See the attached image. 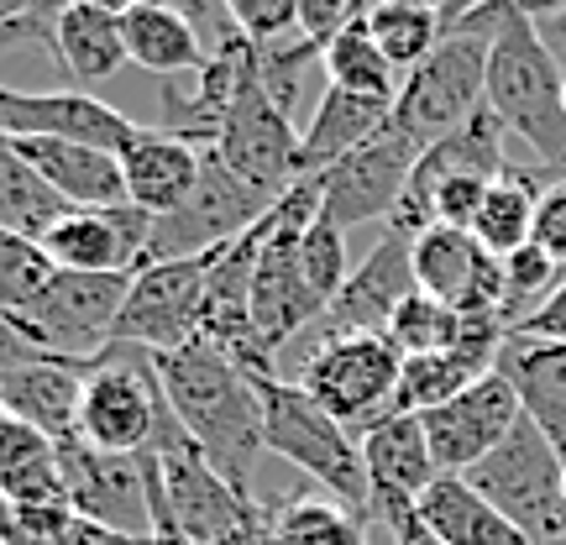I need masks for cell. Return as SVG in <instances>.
I'll return each mask as SVG.
<instances>
[{
	"instance_id": "obj_28",
	"label": "cell",
	"mask_w": 566,
	"mask_h": 545,
	"mask_svg": "<svg viewBox=\"0 0 566 545\" xmlns=\"http://www.w3.org/2000/svg\"><path fill=\"white\" fill-rule=\"evenodd\" d=\"M415 514L441 545H530L467 478H436L420 493Z\"/></svg>"
},
{
	"instance_id": "obj_12",
	"label": "cell",
	"mask_w": 566,
	"mask_h": 545,
	"mask_svg": "<svg viewBox=\"0 0 566 545\" xmlns=\"http://www.w3.org/2000/svg\"><path fill=\"white\" fill-rule=\"evenodd\" d=\"M216 158L268 200H283L294 184H300V126L294 116H283L279 105L268 101L263 80H258V63L237 90L231 105V122H226L221 142L210 147Z\"/></svg>"
},
{
	"instance_id": "obj_15",
	"label": "cell",
	"mask_w": 566,
	"mask_h": 545,
	"mask_svg": "<svg viewBox=\"0 0 566 545\" xmlns=\"http://www.w3.org/2000/svg\"><path fill=\"white\" fill-rule=\"evenodd\" d=\"M420 163V147L388 122L378 137L342 158L331 174H321V216L336 221L342 231L367 221H394V210L405 200V184Z\"/></svg>"
},
{
	"instance_id": "obj_20",
	"label": "cell",
	"mask_w": 566,
	"mask_h": 545,
	"mask_svg": "<svg viewBox=\"0 0 566 545\" xmlns=\"http://www.w3.org/2000/svg\"><path fill=\"white\" fill-rule=\"evenodd\" d=\"M153 242V216L137 205L101 210H63L59 226L42 237V252L59 273H142Z\"/></svg>"
},
{
	"instance_id": "obj_35",
	"label": "cell",
	"mask_w": 566,
	"mask_h": 545,
	"mask_svg": "<svg viewBox=\"0 0 566 545\" xmlns=\"http://www.w3.org/2000/svg\"><path fill=\"white\" fill-rule=\"evenodd\" d=\"M325 80H331V90H346V95H367V101H399V69L384 59V48L367 38V17L352 27V32H342V38L325 48Z\"/></svg>"
},
{
	"instance_id": "obj_8",
	"label": "cell",
	"mask_w": 566,
	"mask_h": 545,
	"mask_svg": "<svg viewBox=\"0 0 566 545\" xmlns=\"http://www.w3.org/2000/svg\"><path fill=\"white\" fill-rule=\"evenodd\" d=\"M399 367L405 357L394 352L388 336H346V342L315 346L289 384H300L336 425H346L363 441L373 425H384L399 399Z\"/></svg>"
},
{
	"instance_id": "obj_32",
	"label": "cell",
	"mask_w": 566,
	"mask_h": 545,
	"mask_svg": "<svg viewBox=\"0 0 566 545\" xmlns=\"http://www.w3.org/2000/svg\"><path fill=\"white\" fill-rule=\"evenodd\" d=\"M541 195H546V179H535L525 168L509 163L499 179L488 184V200L472 221V237L483 252H493L499 263L514 258L520 247H530V231H535V210H541Z\"/></svg>"
},
{
	"instance_id": "obj_17",
	"label": "cell",
	"mask_w": 566,
	"mask_h": 545,
	"mask_svg": "<svg viewBox=\"0 0 566 545\" xmlns=\"http://www.w3.org/2000/svg\"><path fill=\"white\" fill-rule=\"evenodd\" d=\"M137 122L122 116L116 105L95 101L90 90H11L0 84V137L11 142H80V147H105L122 153Z\"/></svg>"
},
{
	"instance_id": "obj_6",
	"label": "cell",
	"mask_w": 566,
	"mask_h": 545,
	"mask_svg": "<svg viewBox=\"0 0 566 545\" xmlns=\"http://www.w3.org/2000/svg\"><path fill=\"white\" fill-rule=\"evenodd\" d=\"M467 483L504 514L530 545H546L566 535V462L541 436L535 420H520L509 441L467 472Z\"/></svg>"
},
{
	"instance_id": "obj_51",
	"label": "cell",
	"mask_w": 566,
	"mask_h": 545,
	"mask_svg": "<svg viewBox=\"0 0 566 545\" xmlns=\"http://www.w3.org/2000/svg\"><path fill=\"white\" fill-rule=\"evenodd\" d=\"M158 545H189V541H179V535H153Z\"/></svg>"
},
{
	"instance_id": "obj_42",
	"label": "cell",
	"mask_w": 566,
	"mask_h": 545,
	"mask_svg": "<svg viewBox=\"0 0 566 545\" xmlns=\"http://www.w3.org/2000/svg\"><path fill=\"white\" fill-rule=\"evenodd\" d=\"M325 53L315 48V42H279V48H268V53H258V80H263L268 101L279 105L283 116H294V105H300V90H304V74L321 63Z\"/></svg>"
},
{
	"instance_id": "obj_16",
	"label": "cell",
	"mask_w": 566,
	"mask_h": 545,
	"mask_svg": "<svg viewBox=\"0 0 566 545\" xmlns=\"http://www.w3.org/2000/svg\"><path fill=\"white\" fill-rule=\"evenodd\" d=\"M520 420H525V405H520L514 384L499 367L488 378H478L467 394H457L451 405L420 415L424 441H430V457H436L441 478H467L483 457H493L509 441V430Z\"/></svg>"
},
{
	"instance_id": "obj_19",
	"label": "cell",
	"mask_w": 566,
	"mask_h": 545,
	"mask_svg": "<svg viewBox=\"0 0 566 545\" xmlns=\"http://www.w3.org/2000/svg\"><path fill=\"white\" fill-rule=\"evenodd\" d=\"M415 283L420 294L441 300L446 310H457L467 321L483 315H504V263L478 247L472 231L457 226H430L424 237H415Z\"/></svg>"
},
{
	"instance_id": "obj_36",
	"label": "cell",
	"mask_w": 566,
	"mask_h": 545,
	"mask_svg": "<svg viewBox=\"0 0 566 545\" xmlns=\"http://www.w3.org/2000/svg\"><path fill=\"white\" fill-rule=\"evenodd\" d=\"M268 535H273V545H367L363 520L346 514L336 499H321V493H289L273 509Z\"/></svg>"
},
{
	"instance_id": "obj_22",
	"label": "cell",
	"mask_w": 566,
	"mask_h": 545,
	"mask_svg": "<svg viewBox=\"0 0 566 545\" xmlns=\"http://www.w3.org/2000/svg\"><path fill=\"white\" fill-rule=\"evenodd\" d=\"M116 158H122L126 205H137L142 216H153V221H158V216H174V210L195 195L200 168H205L200 147L168 137L158 126H137Z\"/></svg>"
},
{
	"instance_id": "obj_47",
	"label": "cell",
	"mask_w": 566,
	"mask_h": 545,
	"mask_svg": "<svg viewBox=\"0 0 566 545\" xmlns=\"http://www.w3.org/2000/svg\"><path fill=\"white\" fill-rule=\"evenodd\" d=\"M525 11L535 21L541 42H546V53L562 63V74H566V6H525Z\"/></svg>"
},
{
	"instance_id": "obj_55",
	"label": "cell",
	"mask_w": 566,
	"mask_h": 545,
	"mask_svg": "<svg viewBox=\"0 0 566 545\" xmlns=\"http://www.w3.org/2000/svg\"><path fill=\"white\" fill-rule=\"evenodd\" d=\"M0 545H6V541H0Z\"/></svg>"
},
{
	"instance_id": "obj_31",
	"label": "cell",
	"mask_w": 566,
	"mask_h": 545,
	"mask_svg": "<svg viewBox=\"0 0 566 545\" xmlns=\"http://www.w3.org/2000/svg\"><path fill=\"white\" fill-rule=\"evenodd\" d=\"M122 38H126V59L147 69V74H158V80L189 74V69L205 63V48L179 6H153V0L122 6Z\"/></svg>"
},
{
	"instance_id": "obj_25",
	"label": "cell",
	"mask_w": 566,
	"mask_h": 545,
	"mask_svg": "<svg viewBox=\"0 0 566 545\" xmlns=\"http://www.w3.org/2000/svg\"><path fill=\"white\" fill-rule=\"evenodd\" d=\"M17 153L69 210L126 205L122 158L105 153V147H80V142H17Z\"/></svg>"
},
{
	"instance_id": "obj_1",
	"label": "cell",
	"mask_w": 566,
	"mask_h": 545,
	"mask_svg": "<svg viewBox=\"0 0 566 545\" xmlns=\"http://www.w3.org/2000/svg\"><path fill=\"white\" fill-rule=\"evenodd\" d=\"M153 373H158L163 399L174 409L179 430L200 446V457L221 472L226 483L242 499H252L258 467L268 457L263 405H258L252 373L210 342L163 352V357H153Z\"/></svg>"
},
{
	"instance_id": "obj_53",
	"label": "cell",
	"mask_w": 566,
	"mask_h": 545,
	"mask_svg": "<svg viewBox=\"0 0 566 545\" xmlns=\"http://www.w3.org/2000/svg\"><path fill=\"white\" fill-rule=\"evenodd\" d=\"M546 545H566V535H562V541H546Z\"/></svg>"
},
{
	"instance_id": "obj_33",
	"label": "cell",
	"mask_w": 566,
	"mask_h": 545,
	"mask_svg": "<svg viewBox=\"0 0 566 545\" xmlns=\"http://www.w3.org/2000/svg\"><path fill=\"white\" fill-rule=\"evenodd\" d=\"M69 205L48 189V184L27 168V158L17 153V142L0 137V231H17V237H32L42 242Z\"/></svg>"
},
{
	"instance_id": "obj_23",
	"label": "cell",
	"mask_w": 566,
	"mask_h": 545,
	"mask_svg": "<svg viewBox=\"0 0 566 545\" xmlns=\"http://www.w3.org/2000/svg\"><path fill=\"white\" fill-rule=\"evenodd\" d=\"M84 378H90V367L80 363H53V357L27 363L0 378V409L11 420H27L32 430H42L48 441H69V436H80Z\"/></svg>"
},
{
	"instance_id": "obj_27",
	"label": "cell",
	"mask_w": 566,
	"mask_h": 545,
	"mask_svg": "<svg viewBox=\"0 0 566 545\" xmlns=\"http://www.w3.org/2000/svg\"><path fill=\"white\" fill-rule=\"evenodd\" d=\"M499 373L514 384L525 420L541 425V436L566 462V346L509 336L504 352H499Z\"/></svg>"
},
{
	"instance_id": "obj_30",
	"label": "cell",
	"mask_w": 566,
	"mask_h": 545,
	"mask_svg": "<svg viewBox=\"0 0 566 545\" xmlns=\"http://www.w3.org/2000/svg\"><path fill=\"white\" fill-rule=\"evenodd\" d=\"M499 352L504 346H451V352H430V357H405L394 415H430V409L451 405L457 394H467L478 378L499 367Z\"/></svg>"
},
{
	"instance_id": "obj_29",
	"label": "cell",
	"mask_w": 566,
	"mask_h": 545,
	"mask_svg": "<svg viewBox=\"0 0 566 545\" xmlns=\"http://www.w3.org/2000/svg\"><path fill=\"white\" fill-rule=\"evenodd\" d=\"M0 499L11 509L63 504L59 441H48L27 420H11L6 409H0Z\"/></svg>"
},
{
	"instance_id": "obj_4",
	"label": "cell",
	"mask_w": 566,
	"mask_h": 545,
	"mask_svg": "<svg viewBox=\"0 0 566 545\" xmlns=\"http://www.w3.org/2000/svg\"><path fill=\"white\" fill-rule=\"evenodd\" d=\"M258 384V405H263V441L273 457L304 472L315 493L336 499L346 514L373 520V493H367V467L357 436L325 415L300 384H289L279 373H252Z\"/></svg>"
},
{
	"instance_id": "obj_5",
	"label": "cell",
	"mask_w": 566,
	"mask_h": 545,
	"mask_svg": "<svg viewBox=\"0 0 566 545\" xmlns=\"http://www.w3.org/2000/svg\"><path fill=\"white\" fill-rule=\"evenodd\" d=\"M126 289H132V273H53L38 300L17 310L11 321L38 357L90 367L116 346Z\"/></svg>"
},
{
	"instance_id": "obj_10",
	"label": "cell",
	"mask_w": 566,
	"mask_h": 545,
	"mask_svg": "<svg viewBox=\"0 0 566 545\" xmlns=\"http://www.w3.org/2000/svg\"><path fill=\"white\" fill-rule=\"evenodd\" d=\"M273 205L279 200H268V195H258V189H247L216 153H205L195 195H189L174 216H158V221H153V242H147V263L142 268L210 258L216 247L237 242L242 231H252Z\"/></svg>"
},
{
	"instance_id": "obj_3",
	"label": "cell",
	"mask_w": 566,
	"mask_h": 545,
	"mask_svg": "<svg viewBox=\"0 0 566 545\" xmlns=\"http://www.w3.org/2000/svg\"><path fill=\"white\" fill-rule=\"evenodd\" d=\"M562 63L546 53L525 6L509 0V17L488 53V111L541 158L551 184H566V105Z\"/></svg>"
},
{
	"instance_id": "obj_43",
	"label": "cell",
	"mask_w": 566,
	"mask_h": 545,
	"mask_svg": "<svg viewBox=\"0 0 566 545\" xmlns=\"http://www.w3.org/2000/svg\"><path fill=\"white\" fill-rule=\"evenodd\" d=\"M231 17L252 42V53L300 38V0H231Z\"/></svg>"
},
{
	"instance_id": "obj_34",
	"label": "cell",
	"mask_w": 566,
	"mask_h": 545,
	"mask_svg": "<svg viewBox=\"0 0 566 545\" xmlns=\"http://www.w3.org/2000/svg\"><path fill=\"white\" fill-rule=\"evenodd\" d=\"M367 38L384 48V59L399 74H415L436 48H441V6H420V0H384L367 6Z\"/></svg>"
},
{
	"instance_id": "obj_54",
	"label": "cell",
	"mask_w": 566,
	"mask_h": 545,
	"mask_svg": "<svg viewBox=\"0 0 566 545\" xmlns=\"http://www.w3.org/2000/svg\"><path fill=\"white\" fill-rule=\"evenodd\" d=\"M562 105H566V84H562Z\"/></svg>"
},
{
	"instance_id": "obj_41",
	"label": "cell",
	"mask_w": 566,
	"mask_h": 545,
	"mask_svg": "<svg viewBox=\"0 0 566 545\" xmlns=\"http://www.w3.org/2000/svg\"><path fill=\"white\" fill-rule=\"evenodd\" d=\"M556 283H562V268L551 263L541 247H520L514 258H504V315H509V331L525 321L530 310L546 300Z\"/></svg>"
},
{
	"instance_id": "obj_26",
	"label": "cell",
	"mask_w": 566,
	"mask_h": 545,
	"mask_svg": "<svg viewBox=\"0 0 566 545\" xmlns=\"http://www.w3.org/2000/svg\"><path fill=\"white\" fill-rule=\"evenodd\" d=\"M53 63L74 84H105L116 80L126 63L122 38V6H101V0H69L53 17Z\"/></svg>"
},
{
	"instance_id": "obj_24",
	"label": "cell",
	"mask_w": 566,
	"mask_h": 545,
	"mask_svg": "<svg viewBox=\"0 0 566 545\" xmlns=\"http://www.w3.org/2000/svg\"><path fill=\"white\" fill-rule=\"evenodd\" d=\"M394 116L388 101H367V95H346V90H331L325 84L310 122L300 126V179H321L331 174L342 158H352L357 147L378 137Z\"/></svg>"
},
{
	"instance_id": "obj_38",
	"label": "cell",
	"mask_w": 566,
	"mask_h": 545,
	"mask_svg": "<svg viewBox=\"0 0 566 545\" xmlns=\"http://www.w3.org/2000/svg\"><path fill=\"white\" fill-rule=\"evenodd\" d=\"M53 273H59V268L48 263L42 242L17 237V231H0V310H11V315L27 310Z\"/></svg>"
},
{
	"instance_id": "obj_2",
	"label": "cell",
	"mask_w": 566,
	"mask_h": 545,
	"mask_svg": "<svg viewBox=\"0 0 566 545\" xmlns=\"http://www.w3.org/2000/svg\"><path fill=\"white\" fill-rule=\"evenodd\" d=\"M142 467L153 499V535H179L189 545H258L273 525V509L242 499L179 425L158 436L153 451H142Z\"/></svg>"
},
{
	"instance_id": "obj_18",
	"label": "cell",
	"mask_w": 566,
	"mask_h": 545,
	"mask_svg": "<svg viewBox=\"0 0 566 545\" xmlns=\"http://www.w3.org/2000/svg\"><path fill=\"white\" fill-rule=\"evenodd\" d=\"M252 63H258V53H252V42L242 38V42H231L226 53H210L200 69L158 80V132L210 153V147L221 142L226 122H231L237 90H242V80L252 74Z\"/></svg>"
},
{
	"instance_id": "obj_13",
	"label": "cell",
	"mask_w": 566,
	"mask_h": 545,
	"mask_svg": "<svg viewBox=\"0 0 566 545\" xmlns=\"http://www.w3.org/2000/svg\"><path fill=\"white\" fill-rule=\"evenodd\" d=\"M205 342V258L195 263H153L132 273L116 346L163 357L179 346Z\"/></svg>"
},
{
	"instance_id": "obj_45",
	"label": "cell",
	"mask_w": 566,
	"mask_h": 545,
	"mask_svg": "<svg viewBox=\"0 0 566 545\" xmlns=\"http://www.w3.org/2000/svg\"><path fill=\"white\" fill-rule=\"evenodd\" d=\"M530 247H541L551 263L566 268V184H546V195H541V210H535V231H530Z\"/></svg>"
},
{
	"instance_id": "obj_37",
	"label": "cell",
	"mask_w": 566,
	"mask_h": 545,
	"mask_svg": "<svg viewBox=\"0 0 566 545\" xmlns=\"http://www.w3.org/2000/svg\"><path fill=\"white\" fill-rule=\"evenodd\" d=\"M388 342L399 357H430V352H451L467 342V325L457 310H446L430 294H409L399 304V315L388 321Z\"/></svg>"
},
{
	"instance_id": "obj_44",
	"label": "cell",
	"mask_w": 566,
	"mask_h": 545,
	"mask_svg": "<svg viewBox=\"0 0 566 545\" xmlns=\"http://www.w3.org/2000/svg\"><path fill=\"white\" fill-rule=\"evenodd\" d=\"M363 17H367L363 0H300V38L315 42L325 53L331 42L342 38V32H352Z\"/></svg>"
},
{
	"instance_id": "obj_48",
	"label": "cell",
	"mask_w": 566,
	"mask_h": 545,
	"mask_svg": "<svg viewBox=\"0 0 566 545\" xmlns=\"http://www.w3.org/2000/svg\"><path fill=\"white\" fill-rule=\"evenodd\" d=\"M27 363H42V357L32 352V342L17 331L11 310H0V378H6V373H17V367H27Z\"/></svg>"
},
{
	"instance_id": "obj_52",
	"label": "cell",
	"mask_w": 566,
	"mask_h": 545,
	"mask_svg": "<svg viewBox=\"0 0 566 545\" xmlns=\"http://www.w3.org/2000/svg\"><path fill=\"white\" fill-rule=\"evenodd\" d=\"M258 545H273V535H263V541H258Z\"/></svg>"
},
{
	"instance_id": "obj_49",
	"label": "cell",
	"mask_w": 566,
	"mask_h": 545,
	"mask_svg": "<svg viewBox=\"0 0 566 545\" xmlns=\"http://www.w3.org/2000/svg\"><path fill=\"white\" fill-rule=\"evenodd\" d=\"M384 525H388V535H394V545H441L436 535H430V530L420 525V514H415V509H399V514H388Z\"/></svg>"
},
{
	"instance_id": "obj_46",
	"label": "cell",
	"mask_w": 566,
	"mask_h": 545,
	"mask_svg": "<svg viewBox=\"0 0 566 545\" xmlns=\"http://www.w3.org/2000/svg\"><path fill=\"white\" fill-rule=\"evenodd\" d=\"M509 336H525V342H551V346H566V279L551 289L546 300L530 310L525 321L514 325Z\"/></svg>"
},
{
	"instance_id": "obj_21",
	"label": "cell",
	"mask_w": 566,
	"mask_h": 545,
	"mask_svg": "<svg viewBox=\"0 0 566 545\" xmlns=\"http://www.w3.org/2000/svg\"><path fill=\"white\" fill-rule=\"evenodd\" d=\"M357 446H363L367 493H373V520L378 525L388 514H399V509H415L424 488L441 478L436 457H430V441H424L420 415H388Z\"/></svg>"
},
{
	"instance_id": "obj_14",
	"label": "cell",
	"mask_w": 566,
	"mask_h": 545,
	"mask_svg": "<svg viewBox=\"0 0 566 545\" xmlns=\"http://www.w3.org/2000/svg\"><path fill=\"white\" fill-rule=\"evenodd\" d=\"M63 504L84 525L111 530V535H153V499H147V467L142 457L101 451L84 436L59 441Z\"/></svg>"
},
{
	"instance_id": "obj_9",
	"label": "cell",
	"mask_w": 566,
	"mask_h": 545,
	"mask_svg": "<svg viewBox=\"0 0 566 545\" xmlns=\"http://www.w3.org/2000/svg\"><path fill=\"white\" fill-rule=\"evenodd\" d=\"M168 425H174V409L163 399L147 352L111 346L101 363H90L80 409V436L90 446L116 451V457H142V451H153V441Z\"/></svg>"
},
{
	"instance_id": "obj_39",
	"label": "cell",
	"mask_w": 566,
	"mask_h": 545,
	"mask_svg": "<svg viewBox=\"0 0 566 545\" xmlns=\"http://www.w3.org/2000/svg\"><path fill=\"white\" fill-rule=\"evenodd\" d=\"M300 263H304L310 289L331 304L346 289V279H352V263H346V231L336 221L315 216V221L304 226V237H300Z\"/></svg>"
},
{
	"instance_id": "obj_7",
	"label": "cell",
	"mask_w": 566,
	"mask_h": 545,
	"mask_svg": "<svg viewBox=\"0 0 566 545\" xmlns=\"http://www.w3.org/2000/svg\"><path fill=\"white\" fill-rule=\"evenodd\" d=\"M488 53H493V38L446 32L441 48L415 74H405L388 122L399 126L420 153L436 147L441 137H451L457 126H467L488 105Z\"/></svg>"
},
{
	"instance_id": "obj_50",
	"label": "cell",
	"mask_w": 566,
	"mask_h": 545,
	"mask_svg": "<svg viewBox=\"0 0 566 545\" xmlns=\"http://www.w3.org/2000/svg\"><path fill=\"white\" fill-rule=\"evenodd\" d=\"M90 545H158V541H153V535H111V530H95Z\"/></svg>"
},
{
	"instance_id": "obj_11",
	"label": "cell",
	"mask_w": 566,
	"mask_h": 545,
	"mask_svg": "<svg viewBox=\"0 0 566 545\" xmlns=\"http://www.w3.org/2000/svg\"><path fill=\"white\" fill-rule=\"evenodd\" d=\"M409 294H420V283H415V242L384 226V237L373 242V252L352 268L346 289L325 304V315L300 336L294 367H300L315 346L346 342V336H388V321L399 315V304H405ZM289 378H294V373H289Z\"/></svg>"
},
{
	"instance_id": "obj_40",
	"label": "cell",
	"mask_w": 566,
	"mask_h": 545,
	"mask_svg": "<svg viewBox=\"0 0 566 545\" xmlns=\"http://www.w3.org/2000/svg\"><path fill=\"white\" fill-rule=\"evenodd\" d=\"M6 545H90L95 525H84L69 504H48V509H11L6 525H0Z\"/></svg>"
}]
</instances>
